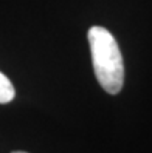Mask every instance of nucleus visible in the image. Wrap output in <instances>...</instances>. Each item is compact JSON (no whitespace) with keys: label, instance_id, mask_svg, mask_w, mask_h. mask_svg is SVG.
<instances>
[{"label":"nucleus","instance_id":"1","mask_svg":"<svg viewBox=\"0 0 152 153\" xmlns=\"http://www.w3.org/2000/svg\"><path fill=\"white\" fill-rule=\"evenodd\" d=\"M87 37L98 82L104 91L118 94L124 84V65L117 40L103 26H92Z\"/></svg>","mask_w":152,"mask_h":153},{"label":"nucleus","instance_id":"2","mask_svg":"<svg viewBox=\"0 0 152 153\" xmlns=\"http://www.w3.org/2000/svg\"><path fill=\"white\" fill-rule=\"evenodd\" d=\"M14 96H16L14 85L11 84V80L0 71V104L11 102L14 99Z\"/></svg>","mask_w":152,"mask_h":153},{"label":"nucleus","instance_id":"3","mask_svg":"<svg viewBox=\"0 0 152 153\" xmlns=\"http://www.w3.org/2000/svg\"><path fill=\"white\" fill-rule=\"evenodd\" d=\"M13 153H26V152H13Z\"/></svg>","mask_w":152,"mask_h":153}]
</instances>
